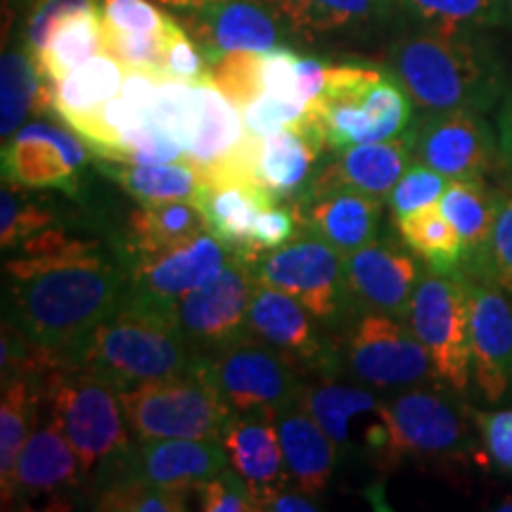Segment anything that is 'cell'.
<instances>
[{
    "mask_svg": "<svg viewBox=\"0 0 512 512\" xmlns=\"http://www.w3.org/2000/svg\"><path fill=\"white\" fill-rule=\"evenodd\" d=\"M256 285L254 268L235 254L207 283L174 306L176 328L197 354L211 356L247 335V313Z\"/></svg>",
    "mask_w": 512,
    "mask_h": 512,
    "instance_id": "obj_13",
    "label": "cell"
},
{
    "mask_svg": "<svg viewBox=\"0 0 512 512\" xmlns=\"http://www.w3.org/2000/svg\"><path fill=\"white\" fill-rule=\"evenodd\" d=\"M197 498H200V508L204 512H256L252 491L230 465L216 477H211L197 491Z\"/></svg>",
    "mask_w": 512,
    "mask_h": 512,
    "instance_id": "obj_51",
    "label": "cell"
},
{
    "mask_svg": "<svg viewBox=\"0 0 512 512\" xmlns=\"http://www.w3.org/2000/svg\"><path fill=\"white\" fill-rule=\"evenodd\" d=\"M152 3L164 5V8L174 10V12H190L202 8V5L214 3V0H152Z\"/></svg>",
    "mask_w": 512,
    "mask_h": 512,
    "instance_id": "obj_58",
    "label": "cell"
},
{
    "mask_svg": "<svg viewBox=\"0 0 512 512\" xmlns=\"http://www.w3.org/2000/svg\"><path fill=\"white\" fill-rule=\"evenodd\" d=\"M41 72L27 48H10L0 62V136L10 140L36 114Z\"/></svg>",
    "mask_w": 512,
    "mask_h": 512,
    "instance_id": "obj_38",
    "label": "cell"
},
{
    "mask_svg": "<svg viewBox=\"0 0 512 512\" xmlns=\"http://www.w3.org/2000/svg\"><path fill=\"white\" fill-rule=\"evenodd\" d=\"M290 207L299 228L330 242L342 254L356 252L382 233L384 202L366 192L337 188L316 195H299Z\"/></svg>",
    "mask_w": 512,
    "mask_h": 512,
    "instance_id": "obj_23",
    "label": "cell"
},
{
    "mask_svg": "<svg viewBox=\"0 0 512 512\" xmlns=\"http://www.w3.org/2000/svg\"><path fill=\"white\" fill-rule=\"evenodd\" d=\"M190 496L185 491L162 489L133 479H112L95 484L93 508L105 512H185L190 510Z\"/></svg>",
    "mask_w": 512,
    "mask_h": 512,
    "instance_id": "obj_41",
    "label": "cell"
},
{
    "mask_svg": "<svg viewBox=\"0 0 512 512\" xmlns=\"http://www.w3.org/2000/svg\"><path fill=\"white\" fill-rule=\"evenodd\" d=\"M406 323L430 354L437 380L451 394H465L472 380L470 285L465 273L427 268L413 292Z\"/></svg>",
    "mask_w": 512,
    "mask_h": 512,
    "instance_id": "obj_8",
    "label": "cell"
},
{
    "mask_svg": "<svg viewBox=\"0 0 512 512\" xmlns=\"http://www.w3.org/2000/svg\"><path fill=\"white\" fill-rule=\"evenodd\" d=\"M299 401L311 413V418L323 427L325 434L335 441L339 453L354 446L351 422L361 415H380L384 408V399H380L375 389L361 382H335L330 377L304 384Z\"/></svg>",
    "mask_w": 512,
    "mask_h": 512,
    "instance_id": "obj_28",
    "label": "cell"
},
{
    "mask_svg": "<svg viewBox=\"0 0 512 512\" xmlns=\"http://www.w3.org/2000/svg\"><path fill=\"white\" fill-rule=\"evenodd\" d=\"M306 114V105L299 100L278 98V95L261 93L242 110V119H245L247 131L252 136L268 138L273 133L283 131V128L297 124Z\"/></svg>",
    "mask_w": 512,
    "mask_h": 512,
    "instance_id": "obj_49",
    "label": "cell"
},
{
    "mask_svg": "<svg viewBox=\"0 0 512 512\" xmlns=\"http://www.w3.org/2000/svg\"><path fill=\"white\" fill-rule=\"evenodd\" d=\"M394 223L399 238L427 268L439 273L460 271L465 259L463 240L453 223L441 214L439 202L415 209L401 219H394Z\"/></svg>",
    "mask_w": 512,
    "mask_h": 512,
    "instance_id": "obj_36",
    "label": "cell"
},
{
    "mask_svg": "<svg viewBox=\"0 0 512 512\" xmlns=\"http://www.w3.org/2000/svg\"><path fill=\"white\" fill-rule=\"evenodd\" d=\"M119 399L136 439L221 441L233 418L204 354L181 375L119 389Z\"/></svg>",
    "mask_w": 512,
    "mask_h": 512,
    "instance_id": "obj_6",
    "label": "cell"
},
{
    "mask_svg": "<svg viewBox=\"0 0 512 512\" xmlns=\"http://www.w3.org/2000/svg\"><path fill=\"white\" fill-rule=\"evenodd\" d=\"M448 178H444L430 166L413 164L401 181L396 183L392 195H389V209H392L394 219L411 214V211L427 207V204H437L444 195Z\"/></svg>",
    "mask_w": 512,
    "mask_h": 512,
    "instance_id": "obj_48",
    "label": "cell"
},
{
    "mask_svg": "<svg viewBox=\"0 0 512 512\" xmlns=\"http://www.w3.org/2000/svg\"><path fill=\"white\" fill-rule=\"evenodd\" d=\"M413 100L387 69L330 64L325 88L306 107L325 147L339 152L358 143L399 138L413 126Z\"/></svg>",
    "mask_w": 512,
    "mask_h": 512,
    "instance_id": "obj_4",
    "label": "cell"
},
{
    "mask_svg": "<svg viewBox=\"0 0 512 512\" xmlns=\"http://www.w3.org/2000/svg\"><path fill=\"white\" fill-rule=\"evenodd\" d=\"M228 467V453L221 441L209 439H133L126 453L95 479H133L171 491L197 494L211 477Z\"/></svg>",
    "mask_w": 512,
    "mask_h": 512,
    "instance_id": "obj_17",
    "label": "cell"
},
{
    "mask_svg": "<svg viewBox=\"0 0 512 512\" xmlns=\"http://www.w3.org/2000/svg\"><path fill=\"white\" fill-rule=\"evenodd\" d=\"M53 415L79 458L83 479H98L133 444L119 389L79 366L57 368L38 382Z\"/></svg>",
    "mask_w": 512,
    "mask_h": 512,
    "instance_id": "obj_5",
    "label": "cell"
},
{
    "mask_svg": "<svg viewBox=\"0 0 512 512\" xmlns=\"http://www.w3.org/2000/svg\"><path fill=\"white\" fill-rule=\"evenodd\" d=\"M100 15L105 27L138 34H157L171 24V15L157 10L152 0H100Z\"/></svg>",
    "mask_w": 512,
    "mask_h": 512,
    "instance_id": "obj_50",
    "label": "cell"
},
{
    "mask_svg": "<svg viewBox=\"0 0 512 512\" xmlns=\"http://www.w3.org/2000/svg\"><path fill=\"white\" fill-rule=\"evenodd\" d=\"M86 484L79 458L64 437L53 415L38 420L36 430L24 444L12 472L8 491H3V505L36 496H55L79 489Z\"/></svg>",
    "mask_w": 512,
    "mask_h": 512,
    "instance_id": "obj_24",
    "label": "cell"
},
{
    "mask_svg": "<svg viewBox=\"0 0 512 512\" xmlns=\"http://www.w3.org/2000/svg\"><path fill=\"white\" fill-rule=\"evenodd\" d=\"M176 22L178 19L174 17L169 27L157 31V34H138V31H119L105 27V53L117 57L126 69H145V72L164 76V50Z\"/></svg>",
    "mask_w": 512,
    "mask_h": 512,
    "instance_id": "obj_44",
    "label": "cell"
},
{
    "mask_svg": "<svg viewBox=\"0 0 512 512\" xmlns=\"http://www.w3.org/2000/svg\"><path fill=\"white\" fill-rule=\"evenodd\" d=\"M496 221L486 249L482 278H491L512 297V176L496 188Z\"/></svg>",
    "mask_w": 512,
    "mask_h": 512,
    "instance_id": "obj_45",
    "label": "cell"
},
{
    "mask_svg": "<svg viewBox=\"0 0 512 512\" xmlns=\"http://www.w3.org/2000/svg\"><path fill=\"white\" fill-rule=\"evenodd\" d=\"M216 387L230 413L245 415L264 408H283L302 392L299 370L271 344L252 335L240 337L209 356Z\"/></svg>",
    "mask_w": 512,
    "mask_h": 512,
    "instance_id": "obj_14",
    "label": "cell"
},
{
    "mask_svg": "<svg viewBox=\"0 0 512 512\" xmlns=\"http://www.w3.org/2000/svg\"><path fill=\"white\" fill-rule=\"evenodd\" d=\"M3 273L5 320L67 358L117 309L128 285L121 256L114 261L98 242L81 238L55 252L5 261Z\"/></svg>",
    "mask_w": 512,
    "mask_h": 512,
    "instance_id": "obj_1",
    "label": "cell"
},
{
    "mask_svg": "<svg viewBox=\"0 0 512 512\" xmlns=\"http://www.w3.org/2000/svg\"><path fill=\"white\" fill-rule=\"evenodd\" d=\"M128 69L110 53L93 55L57 83L55 112L64 124L86 117L117 98Z\"/></svg>",
    "mask_w": 512,
    "mask_h": 512,
    "instance_id": "obj_34",
    "label": "cell"
},
{
    "mask_svg": "<svg viewBox=\"0 0 512 512\" xmlns=\"http://www.w3.org/2000/svg\"><path fill=\"white\" fill-rule=\"evenodd\" d=\"M261 62H264V53L233 50V53H223L209 62V76L230 102L245 110L249 102L264 93Z\"/></svg>",
    "mask_w": 512,
    "mask_h": 512,
    "instance_id": "obj_42",
    "label": "cell"
},
{
    "mask_svg": "<svg viewBox=\"0 0 512 512\" xmlns=\"http://www.w3.org/2000/svg\"><path fill=\"white\" fill-rule=\"evenodd\" d=\"M465 413L441 389L415 384L384 399L387 446L384 465L401 460H448L465 456L470 446V425Z\"/></svg>",
    "mask_w": 512,
    "mask_h": 512,
    "instance_id": "obj_10",
    "label": "cell"
},
{
    "mask_svg": "<svg viewBox=\"0 0 512 512\" xmlns=\"http://www.w3.org/2000/svg\"><path fill=\"white\" fill-rule=\"evenodd\" d=\"M202 354L185 342L169 316L124 297L98 328L69 354V363L117 389L166 380L192 368Z\"/></svg>",
    "mask_w": 512,
    "mask_h": 512,
    "instance_id": "obj_3",
    "label": "cell"
},
{
    "mask_svg": "<svg viewBox=\"0 0 512 512\" xmlns=\"http://www.w3.org/2000/svg\"><path fill=\"white\" fill-rule=\"evenodd\" d=\"M221 444L228 453V465L252 491L256 510H264L280 489L292 486L280 446L275 408L233 415L223 430Z\"/></svg>",
    "mask_w": 512,
    "mask_h": 512,
    "instance_id": "obj_22",
    "label": "cell"
},
{
    "mask_svg": "<svg viewBox=\"0 0 512 512\" xmlns=\"http://www.w3.org/2000/svg\"><path fill=\"white\" fill-rule=\"evenodd\" d=\"M387 69L420 112H486L503 100L505 69L482 36L418 29L389 46Z\"/></svg>",
    "mask_w": 512,
    "mask_h": 512,
    "instance_id": "obj_2",
    "label": "cell"
},
{
    "mask_svg": "<svg viewBox=\"0 0 512 512\" xmlns=\"http://www.w3.org/2000/svg\"><path fill=\"white\" fill-rule=\"evenodd\" d=\"M384 3H387V8L389 10H401V5H403V0H384Z\"/></svg>",
    "mask_w": 512,
    "mask_h": 512,
    "instance_id": "obj_60",
    "label": "cell"
},
{
    "mask_svg": "<svg viewBox=\"0 0 512 512\" xmlns=\"http://www.w3.org/2000/svg\"><path fill=\"white\" fill-rule=\"evenodd\" d=\"M102 50H105V24H102L98 8L81 12V15H74L67 22H62L55 34L50 36L48 46L34 60L38 64V72L60 83L72 69L91 60Z\"/></svg>",
    "mask_w": 512,
    "mask_h": 512,
    "instance_id": "obj_37",
    "label": "cell"
},
{
    "mask_svg": "<svg viewBox=\"0 0 512 512\" xmlns=\"http://www.w3.org/2000/svg\"><path fill=\"white\" fill-rule=\"evenodd\" d=\"M207 228L200 204L192 202H157L140 204L128 214L124 256L157 252L200 235Z\"/></svg>",
    "mask_w": 512,
    "mask_h": 512,
    "instance_id": "obj_31",
    "label": "cell"
},
{
    "mask_svg": "<svg viewBox=\"0 0 512 512\" xmlns=\"http://www.w3.org/2000/svg\"><path fill=\"white\" fill-rule=\"evenodd\" d=\"M192 83L200 100V128H197L195 145L185 159L197 171H204L221 164L238 150L247 138V126L240 107L216 88L209 72Z\"/></svg>",
    "mask_w": 512,
    "mask_h": 512,
    "instance_id": "obj_29",
    "label": "cell"
},
{
    "mask_svg": "<svg viewBox=\"0 0 512 512\" xmlns=\"http://www.w3.org/2000/svg\"><path fill=\"white\" fill-rule=\"evenodd\" d=\"M325 64L316 60V57H299V100L304 102L306 107L311 105L313 100L323 93L325 88Z\"/></svg>",
    "mask_w": 512,
    "mask_h": 512,
    "instance_id": "obj_55",
    "label": "cell"
},
{
    "mask_svg": "<svg viewBox=\"0 0 512 512\" xmlns=\"http://www.w3.org/2000/svg\"><path fill=\"white\" fill-rule=\"evenodd\" d=\"M503 12V24H512V0H498Z\"/></svg>",
    "mask_w": 512,
    "mask_h": 512,
    "instance_id": "obj_59",
    "label": "cell"
},
{
    "mask_svg": "<svg viewBox=\"0 0 512 512\" xmlns=\"http://www.w3.org/2000/svg\"><path fill=\"white\" fill-rule=\"evenodd\" d=\"M292 34L313 38L373 27L392 15L384 0H278Z\"/></svg>",
    "mask_w": 512,
    "mask_h": 512,
    "instance_id": "obj_33",
    "label": "cell"
},
{
    "mask_svg": "<svg viewBox=\"0 0 512 512\" xmlns=\"http://www.w3.org/2000/svg\"><path fill=\"white\" fill-rule=\"evenodd\" d=\"M98 8L100 0H29L27 22H24V48L36 57L48 46L50 36L62 22Z\"/></svg>",
    "mask_w": 512,
    "mask_h": 512,
    "instance_id": "obj_46",
    "label": "cell"
},
{
    "mask_svg": "<svg viewBox=\"0 0 512 512\" xmlns=\"http://www.w3.org/2000/svg\"><path fill=\"white\" fill-rule=\"evenodd\" d=\"M496 188H491L484 178L475 181H448L444 195L439 200L441 214L453 223L465 247V259L460 271L479 275L484 266L486 249L496 221Z\"/></svg>",
    "mask_w": 512,
    "mask_h": 512,
    "instance_id": "obj_27",
    "label": "cell"
},
{
    "mask_svg": "<svg viewBox=\"0 0 512 512\" xmlns=\"http://www.w3.org/2000/svg\"><path fill=\"white\" fill-rule=\"evenodd\" d=\"M498 140H501L503 162L512 169V76L505 86L501 114H498Z\"/></svg>",
    "mask_w": 512,
    "mask_h": 512,
    "instance_id": "obj_57",
    "label": "cell"
},
{
    "mask_svg": "<svg viewBox=\"0 0 512 512\" xmlns=\"http://www.w3.org/2000/svg\"><path fill=\"white\" fill-rule=\"evenodd\" d=\"M299 57L302 55H297L292 48L285 46H275L273 50L264 53V62H261L264 93L278 95V98L287 100H299Z\"/></svg>",
    "mask_w": 512,
    "mask_h": 512,
    "instance_id": "obj_53",
    "label": "cell"
},
{
    "mask_svg": "<svg viewBox=\"0 0 512 512\" xmlns=\"http://www.w3.org/2000/svg\"><path fill=\"white\" fill-rule=\"evenodd\" d=\"M401 10L420 29L441 34H472L503 24L498 0H403Z\"/></svg>",
    "mask_w": 512,
    "mask_h": 512,
    "instance_id": "obj_39",
    "label": "cell"
},
{
    "mask_svg": "<svg viewBox=\"0 0 512 512\" xmlns=\"http://www.w3.org/2000/svg\"><path fill=\"white\" fill-rule=\"evenodd\" d=\"M252 268L256 280L292 294L325 328H342L354 316L344 254L309 230L299 228L290 242L256 259Z\"/></svg>",
    "mask_w": 512,
    "mask_h": 512,
    "instance_id": "obj_9",
    "label": "cell"
},
{
    "mask_svg": "<svg viewBox=\"0 0 512 512\" xmlns=\"http://www.w3.org/2000/svg\"><path fill=\"white\" fill-rule=\"evenodd\" d=\"M337 366L354 382L392 394L437 380L432 358L406 320L380 311H356L342 325Z\"/></svg>",
    "mask_w": 512,
    "mask_h": 512,
    "instance_id": "obj_7",
    "label": "cell"
},
{
    "mask_svg": "<svg viewBox=\"0 0 512 512\" xmlns=\"http://www.w3.org/2000/svg\"><path fill=\"white\" fill-rule=\"evenodd\" d=\"M197 204L207 219L209 233H214L235 254H240L259 211L268 204H275V200L261 185L223 183L204 188V195Z\"/></svg>",
    "mask_w": 512,
    "mask_h": 512,
    "instance_id": "obj_32",
    "label": "cell"
},
{
    "mask_svg": "<svg viewBox=\"0 0 512 512\" xmlns=\"http://www.w3.org/2000/svg\"><path fill=\"white\" fill-rule=\"evenodd\" d=\"M297 230L299 223L292 207H280L278 202L268 204V207L261 209L259 216H256L245 247L240 249L238 256L249 261V264H254V261L261 259L264 254L283 247L285 242H290L294 235H297Z\"/></svg>",
    "mask_w": 512,
    "mask_h": 512,
    "instance_id": "obj_47",
    "label": "cell"
},
{
    "mask_svg": "<svg viewBox=\"0 0 512 512\" xmlns=\"http://www.w3.org/2000/svg\"><path fill=\"white\" fill-rule=\"evenodd\" d=\"M43 394L29 377H5L0 392V491H8L24 444L41 420Z\"/></svg>",
    "mask_w": 512,
    "mask_h": 512,
    "instance_id": "obj_35",
    "label": "cell"
},
{
    "mask_svg": "<svg viewBox=\"0 0 512 512\" xmlns=\"http://www.w3.org/2000/svg\"><path fill=\"white\" fill-rule=\"evenodd\" d=\"M155 121L188 155L200 128V100H197L195 83L162 76L155 98Z\"/></svg>",
    "mask_w": 512,
    "mask_h": 512,
    "instance_id": "obj_40",
    "label": "cell"
},
{
    "mask_svg": "<svg viewBox=\"0 0 512 512\" xmlns=\"http://www.w3.org/2000/svg\"><path fill=\"white\" fill-rule=\"evenodd\" d=\"M475 425L482 432L484 446L494 463L505 472H512V411L477 413L470 411Z\"/></svg>",
    "mask_w": 512,
    "mask_h": 512,
    "instance_id": "obj_54",
    "label": "cell"
},
{
    "mask_svg": "<svg viewBox=\"0 0 512 512\" xmlns=\"http://www.w3.org/2000/svg\"><path fill=\"white\" fill-rule=\"evenodd\" d=\"M278 434L290 484L309 496L323 494L335 472L339 448L311 418L299 396L278 408Z\"/></svg>",
    "mask_w": 512,
    "mask_h": 512,
    "instance_id": "obj_26",
    "label": "cell"
},
{
    "mask_svg": "<svg viewBox=\"0 0 512 512\" xmlns=\"http://www.w3.org/2000/svg\"><path fill=\"white\" fill-rule=\"evenodd\" d=\"M17 188V183L3 178V190H0V245L3 249L19 247L55 223L53 209L24 200Z\"/></svg>",
    "mask_w": 512,
    "mask_h": 512,
    "instance_id": "obj_43",
    "label": "cell"
},
{
    "mask_svg": "<svg viewBox=\"0 0 512 512\" xmlns=\"http://www.w3.org/2000/svg\"><path fill=\"white\" fill-rule=\"evenodd\" d=\"M209 72V62L204 57L202 48L192 41V36L183 29L181 22L171 29L169 41L164 50V76H174V79L197 81L200 76Z\"/></svg>",
    "mask_w": 512,
    "mask_h": 512,
    "instance_id": "obj_52",
    "label": "cell"
},
{
    "mask_svg": "<svg viewBox=\"0 0 512 512\" xmlns=\"http://www.w3.org/2000/svg\"><path fill=\"white\" fill-rule=\"evenodd\" d=\"M178 22L202 48L207 62L233 50L268 53L292 34L283 12L271 0H214L181 12Z\"/></svg>",
    "mask_w": 512,
    "mask_h": 512,
    "instance_id": "obj_18",
    "label": "cell"
},
{
    "mask_svg": "<svg viewBox=\"0 0 512 512\" xmlns=\"http://www.w3.org/2000/svg\"><path fill=\"white\" fill-rule=\"evenodd\" d=\"M271 3H278V0H271Z\"/></svg>",
    "mask_w": 512,
    "mask_h": 512,
    "instance_id": "obj_61",
    "label": "cell"
},
{
    "mask_svg": "<svg viewBox=\"0 0 512 512\" xmlns=\"http://www.w3.org/2000/svg\"><path fill=\"white\" fill-rule=\"evenodd\" d=\"M102 174L117 181L133 200L140 204L157 202H192L197 204L204 195L200 171L185 162L169 164H136V162H110L98 159Z\"/></svg>",
    "mask_w": 512,
    "mask_h": 512,
    "instance_id": "obj_30",
    "label": "cell"
},
{
    "mask_svg": "<svg viewBox=\"0 0 512 512\" xmlns=\"http://www.w3.org/2000/svg\"><path fill=\"white\" fill-rule=\"evenodd\" d=\"M351 304L356 311H380L408 320L413 292L422 278L420 259L403 240L377 238L344 254Z\"/></svg>",
    "mask_w": 512,
    "mask_h": 512,
    "instance_id": "obj_19",
    "label": "cell"
},
{
    "mask_svg": "<svg viewBox=\"0 0 512 512\" xmlns=\"http://www.w3.org/2000/svg\"><path fill=\"white\" fill-rule=\"evenodd\" d=\"M264 510H271V512H316L320 510V505L316 503V496H309L304 494V491L299 489H280L278 494H275L271 501L266 503Z\"/></svg>",
    "mask_w": 512,
    "mask_h": 512,
    "instance_id": "obj_56",
    "label": "cell"
},
{
    "mask_svg": "<svg viewBox=\"0 0 512 512\" xmlns=\"http://www.w3.org/2000/svg\"><path fill=\"white\" fill-rule=\"evenodd\" d=\"M325 150L328 147L316 124L304 114L297 124L259 140L256 176L275 202H294L311 183L320 152Z\"/></svg>",
    "mask_w": 512,
    "mask_h": 512,
    "instance_id": "obj_25",
    "label": "cell"
},
{
    "mask_svg": "<svg viewBox=\"0 0 512 512\" xmlns=\"http://www.w3.org/2000/svg\"><path fill=\"white\" fill-rule=\"evenodd\" d=\"M411 166L413 138L411 128H408L399 138L380 140V143H358L335 152L330 162L318 166L302 195L351 188L389 202L396 183Z\"/></svg>",
    "mask_w": 512,
    "mask_h": 512,
    "instance_id": "obj_21",
    "label": "cell"
},
{
    "mask_svg": "<svg viewBox=\"0 0 512 512\" xmlns=\"http://www.w3.org/2000/svg\"><path fill=\"white\" fill-rule=\"evenodd\" d=\"M233 256V249L209 230L157 252L121 256L128 271L124 297L174 320L178 299L223 271Z\"/></svg>",
    "mask_w": 512,
    "mask_h": 512,
    "instance_id": "obj_11",
    "label": "cell"
},
{
    "mask_svg": "<svg viewBox=\"0 0 512 512\" xmlns=\"http://www.w3.org/2000/svg\"><path fill=\"white\" fill-rule=\"evenodd\" d=\"M470 285L472 380L489 403L512 396V297L482 275H467Z\"/></svg>",
    "mask_w": 512,
    "mask_h": 512,
    "instance_id": "obj_20",
    "label": "cell"
},
{
    "mask_svg": "<svg viewBox=\"0 0 512 512\" xmlns=\"http://www.w3.org/2000/svg\"><path fill=\"white\" fill-rule=\"evenodd\" d=\"M247 335L271 344L299 373L330 377L337 366V342L320 332L309 309L278 287L256 280L247 313Z\"/></svg>",
    "mask_w": 512,
    "mask_h": 512,
    "instance_id": "obj_16",
    "label": "cell"
},
{
    "mask_svg": "<svg viewBox=\"0 0 512 512\" xmlns=\"http://www.w3.org/2000/svg\"><path fill=\"white\" fill-rule=\"evenodd\" d=\"M413 164L430 166L448 181L489 178L501 169V140L482 112H422L411 126Z\"/></svg>",
    "mask_w": 512,
    "mask_h": 512,
    "instance_id": "obj_12",
    "label": "cell"
},
{
    "mask_svg": "<svg viewBox=\"0 0 512 512\" xmlns=\"http://www.w3.org/2000/svg\"><path fill=\"white\" fill-rule=\"evenodd\" d=\"M91 147L72 126L38 119L3 143V178L29 190L79 192V171L91 164Z\"/></svg>",
    "mask_w": 512,
    "mask_h": 512,
    "instance_id": "obj_15",
    "label": "cell"
}]
</instances>
